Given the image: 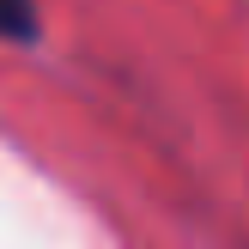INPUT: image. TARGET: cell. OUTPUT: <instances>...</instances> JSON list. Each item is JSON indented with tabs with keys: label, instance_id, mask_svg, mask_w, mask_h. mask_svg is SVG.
I'll return each instance as SVG.
<instances>
[{
	"label": "cell",
	"instance_id": "1",
	"mask_svg": "<svg viewBox=\"0 0 249 249\" xmlns=\"http://www.w3.org/2000/svg\"><path fill=\"white\" fill-rule=\"evenodd\" d=\"M0 36H6V43L36 36V6L31 0H0Z\"/></svg>",
	"mask_w": 249,
	"mask_h": 249
}]
</instances>
